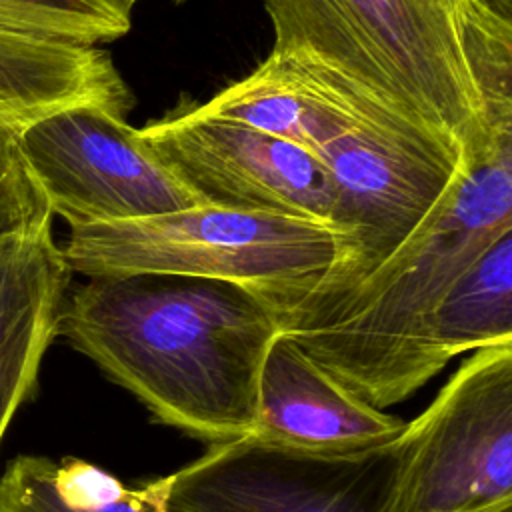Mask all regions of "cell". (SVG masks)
Here are the masks:
<instances>
[{"label": "cell", "instance_id": "e0dca14e", "mask_svg": "<svg viewBox=\"0 0 512 512\" xmlns=\"http://www.w3.org/2000/svg\"><path fill=\"white\" fill-rule=\"evenodd\" d=\"M132 10L116 0H0V32L82 46L122 38Z\"/></svg>", "mask_w": 512, "mask_h": 512}, {"label": "cell", "instance_id": "6da1fadb", "mask_svg": "<svg viewBox=\"0 0 512 512\" xmlns=\"http://www.w3.org/2000/svg\"><path fill=\"white\" fill-rule=\"evenodd\" d=\"M280 334L270 304L228 280L96 276L66 294L58 336L164 426L206 444L252 434L264 356Z\"/></svg>", "mask_w": 512, "mask_h": 512}, {"label": "cell", "instance_id": "d6986e66", "mask_svg": "<svg viewBox=\"0 0 512 512\" xmlns=\"http://www.w3.org/2000/svg\"><path fill=\"white\" fill-rule=\"evenodd\" d=\"M116 2H120V4H122L124 8H128V10H132V6H134L138 0H116ZM172 2L178 4V2H184V0H172Z\"/></svg>", "mask_w": 512, "mask_h": 512}, {"label": "cell", "instance_id": "3957f363", "mask_svg": "<svg viewBox=\"0 0 512 512\" xmlns=\"http://www.w3.org/2000/svg\"><path fill=\"white\" fill-rule=\"evenodd\" d=\"M276 52L340 76L462 154L490 132L466 52V0H264Z\"/></svg>", "mask_w": 512, "mask_h": 512}, {"label": "cell", "instance_id": "5bb4252c", "mask_svg": "<svg viewBox=\"0 0 512 512\" xmlns=\"http://www.w3.org/2000/svg\"><path fill=\"white\" fill-rule=\"evenodd\" d=\"M0 512H182L172 476L136 486L82 458L14 456L0 476Z\"/></svg>", "mask_w": 512, "mask_h": 512}, {"label": "cell", "instance_id": "9a60e30c", "mask_svg": "<svg viewBox=\"0 0 512 512\" xmlns=\"http://www.w3.org/2000/svg\"><path fill=\"white\" fill-rule=\"evenodd\" d=\"M442 326L452 356L512 344V230L456 280L444 302Z\"/></svg>", "mask_w": 512, "mask_h": 512}, {"label": "cell", "instance_id": "4fadbf2b", "mask_svg": "<svg viewBox=\"0 0 512 512\" xmlns=\"http://www.w3.org/2000/svg\"><path fill=\"white\" fill-rule=\"evenodd\" d=\"M84 104L122 118L132 108L130 88L106 50L0 32V130L18 134L50 112Z\"/></svg>", "mask_w": 512, "mask_h": 512}, {"label": "cell", "instance_id": "ffe728a7", "mask_svg": "<svg viewBox=\"0 0 512 512\" xmlns=\"http://www.w3.org/2000/svg\"><path fill=\"white\" fill-rule=\"evenodd\" d=\"M488 512H512V504H506V506H500V508H494Z\"/></svg>", "mask_w": 512, "mask_h": 512}, {"label": "cell", "instance_id": "ac0fdd59", "mask_svg": "<svg viewBox=\"0 0 512 512\" xmlns=\"http://www.w3.org/2000/svg\"><path fill=\"white\" fill-rule=\"evenodd\" d=\"M50 206L32 180L12 132L0 130V234L52 226Z\"/></svg>", "mask_w": 512, "mask_h": 512}, {"label": "cell", "instance_id": "30bf717a", "mask_svg": "<svg viewBox=\"0 0 512 512\" xmlns=\"http://www.w3.org/2000/svg\"><path fill=\"white\" fill-rule=\"evenodd\" d=\"M406 422L346 390L290 338L270 344L252 436L290 450L348 456L394 446Z\"/></svg>", "mask_w": 512, "mask_h": 512}, {"label": "cell", "instance_id": "52a82bcc", "mask_svg": "<svg viewBox=\"0 0 512 512\" xmlns=\"http://www.w3.org/2000/svg\"><path fill=\"white\" fill-rule=\"evenodd\" d=\"M52 216L68 228L202 206L122 116L94 104L50 112L14 134Z\"/></svg>", "mask_w": 512, "mask_h": 512}, {"label": "cell", "instance_id": "8992f818", "mask_svg": "<svg viewBox=\"0 0 512 512\" xmlns=\"http://www.w3.org/2000/svg\"><path fill=\"white\" fill-rule=\"evenodd\" d=\"M512 504V344L474 350L396 442L382 512Z\"/></svg>", "mask_w": 512, "mask_h": 512}, {"label": "cell", "instance_id": "7a4b0ae2", "mask_svg": "<svg viewBox=\"0 0 512 512\" xmlns=\"http://www.w3.org/2000/svg\"><path fill=\"white\" fill-rule=\"evenodd\" d=\"M508 230L512 132L462 154L436 208L360 282L318 298L264 300L280 334L354 396L386 410L452 360L444 302L466 268Z\"/></svg>", "mask_w": 512, "mask_h": 512}, {"label": "cell", "instance_id": "9c48e42d", "mask_svg": "<svg viewBox=\"0 0 512 512\" xmlns=\"http://www.w3.org/2000/svg\"><path fill=\"white\" fill-rule=\"evenodd\" d=\"M394 466L396 444L324 456L248 434L208 444L172 472V504L182 512H382Z\"/></svg>", "mask_w": 512, "mask_h": 512}, {"label": "cell", "instance_id": "7c38bea8", "mask_svg": "<svg viewBox=\"0 0 512 512\" xmlns=\"http://www.w3.org/2000/svg\"><path fill=\"white\" fill-rule=\"evenodd\" d=\"M70 276L52 226L0 234V444L36 392Z\"/></svg>", "mask_w": 512, "mask_h": 512}, {"label": "cell", "instance_id": "2e32d148", "mask_svg": "<svg viewBox=\"0 0 512 512\" xmlns=\"http://www.w3.org/2000/svg\"><path fill=\"white\" fill-rule=\"evenodd\" d=\"M464 52L490 132H512V0H466Z\"/></svg>", "mask_w": 512, "mask_h": 512}, {"label": "cell", "instance_id": "ba28073f", "mask_svg": "<svg viewBox=\"0 0 512 512\" xmlns=\"http://www.w3.org/2000/svg\"><path fill=\"white\" fill-rule=\"evenodd\" d=\"M168 170L206 206L284 214L332 226L320 160L276 136L186 106L140 128Z\"/></svg>", "mask_w": 512, "mask_h": 512}, {"label": "cell", "instance_id": "5b68a950", "mask_svg": "<svg viewBox=\"0 0 512 512\" xmlns=\"http://www.w3.org/2000/svg\"><path fill=\"white\" fill-rule=\"evenodd\" d=\"M314 156L330 180L342 252L308 282L258 292L266 300L318 298L360 282L428 218L462 164L460 150L394 112L366 118Z\"/></svg>", "mask_w": 512, "mask_h": 512}, {"label": "cell", "instance_id": "8fae6325", "mask_svg": "<svg viewBox=\"0 0 512 512\" xmlns=\"http://www.w3.org/2000/svg\"><path fill=\"white\" fill-rule=\"evenodd\" d=\"M198 108L262 130L310 154L366 118L392 112L326 68L276 50H270L246 78L228 84Z\"/></svg>", "mask_w": 512, "mask_h": 512}, {"label": "cell", "instance_id": "277c9868", "mask_svg": "<svg viewBox=\"0 0 512 512\" xmlns=\"http://www.w3.org/2000/svg\"><path fill=\"white\" fill-rule=\"evenodd\" d=\"M342 244V232L326 222L202 204L74 226L60 252L70 272L86 278L180 274L266 292L320 276L338 260Z\"/></svg>", "mask_w": 512, "mask_h": 512}]
</instances>
